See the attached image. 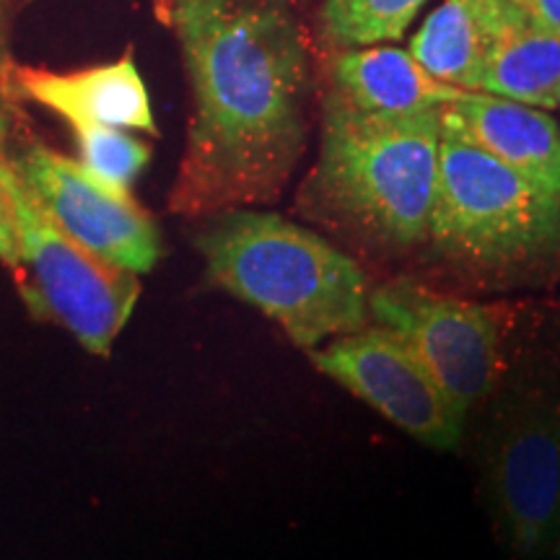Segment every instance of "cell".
<instances>
[{
    "label": "cell",
    "mask_w": 560,
    "mask_h": 560,
    "mask_svg": "<svg viewBox=\"0 0 560 560\" xmlns=\"http://www.w3.org/2000/svg\"><path fill=\"white\" fill-rule=\"evenodd\" d=\"M179 42L192 115L170 210L206 219L276 202L312 130L304 0H151Z\"/></svg>",
    "instance_id": "1"
},
{
    "label": "cell",
    "mask_w": 560,
    "mask_h": 560,
    "mask_svg": "<svg viewBox=\"0 0 560 560\" xmlns=\"http://www.w3.org/2000/svg\"><path fill=\"white\" fill-rule=\"evenodd\" d=\"M441 109L376 115L327 86L319 153L293 210L363 265L416 262L436 198Z\"/></svg>",
    "instance_id": "2"
},
{
    "label": "cell",
    "mask_w": 560,
    "mask_h": 560,
    "mask_svg": "<svg viewBox=\"0 0 560 560\" xmlns=\"http://www.w3.org/2000/svg\"><path fill=\"white\" fill-rule=\"evenodd\" d=\"M410 278L516 291L560 276V198L441 122L429 236Z\"/></svg>",
    "instance_id": "3"
},
{
    "label": "cell",
    "mask_w": 560,
    "mask_h": 560,
    "mask_svg": "<svg viewBox=\"0 0 560 560\" xmlns=\"http://www.w3.org/2000/svg\"><path fill=\"white\" fill-rule=\"evenodd\" d=\"M192 244L210 283L278 322L293 346L312 350L371 325L366 265L301 223L226 208L206 215Z\"/></svg>",
    "instance_id": "4"
},
{
    "label": "cell",
    "mask_w": 560,
    "mask_h": 560,
    "mask_svg": "<svg viewBox=\"0 0 560 560\" xmlns=\"http://www.w3.org/2000/svg\"><path fill=\"white\" fill-rule=\"evenodd\" d=\"M488 402V511L503 548L540 560L560 537V382L511 363Z\"/></svg>",
    "instance_id": "5"
},
{
    "label": "cell",
    "mask_w": 560,
    "mask_h": 560,
    "mask_svg": "<svg viewBox=\"0 0 560 560\" xmlns=\"http://www.w3.org/2000/svg\"><path fill=\"white\" fill-rule=\"evenodd\" d=\"M369 312L374 325L416 350L465 418L490 400L511 366L514 314L506 304H480L397 276L371 289Z\"/></svg>",
    "instance_id": "6"
},
{
    "label": "cell",
    "mask_w": 560,
    "mask_h": 560,
    "mask_svg": "<svg viewBox=\"0 0 560 560\" xmlns=\"http://www.w3.org/2000/svg\"><path fill=\"white\" fill-rule=\"evenodd\" d=\"M11 195L21 236L16 283L26 306L37 319L66 327L89 353L107 359L138 304V276L68 236L21 182L16 166Z\"/></svg>",
    "instance_id": "7"
},
{
    "label": "cell",
    "mask_w": 560,
    "mask_h": 560,
    "mask_svg": "<svg viewBox=\"0 0 560 560\" xmlns=\"http://www.w3.org/2000/svg\"><path fill=\"white\" fill-rule=\"evenodd\" d=\"M310 359L322 374L380 410L423 446L450 452L462 441L467 418L416 350L387 327L371 322L325 348H312Z\"/></svg>",
    "instance_id": "8"
},
{
    "label": "cell",
    "mask_w": 560,
    "mask_h": 560,
    "mask_svg": "<svg viewBox=\"0 0 560 560\" xmlns=\"http://www.w3.org/2000/svg\"><path fill=\"white\" fill-rule=\"evenodd\" d=\"M21 182L30 187L47 215L83 247L117 268L151 272L161 257L156 221L130 192L104 185L75 159L30 140L9 153Z\"/></svg>",
    "instance_id": "9"
},
{
    "label": "cell",
    "mask_w": 560,
    "mask_h": 560,
    "mask_svg": "<svg viewBox=\"0 0 560 560\" xmlns=\"http://www.w3.org/2000/svg\"><path fill=\"white\" fill-rule=\"evenodd\" d=\"M3 94L13 102H34L55 112L70 128L104 125V128L140 130L156 136V120L145 83L132 52L120 60L73 73L16 66L5 60L0 68Z\"/></svg>",
    "instance_id": "10"
},
{
    "label": "cell",
    "mask_w": 560,
    "mask_h": 560,
    "mask_svg": "<svg viewBox=\"0 0 560 560\" xmlns=\"http://www.w3.org/2000/svg\"><path fill=\"white\" fill-rule=\"evenodd\" d=\"M441 122L560 198V125L548 109L486 91H462L441 109Z\"/></svg>",
    "instance_id": "11"
},
{
    "label": "cell",
    "mask_w": 560,
    "mask_h": 560,
    "mask_svg": "<svg viewBox=\"0 0 560 560\" xmlns=\"http://www.w3.org/2000/svg\"><path fill=\"white\" fill-rule=\"evenodd\" d=\"M560 37L540 30L511 0H493V34L480 91L537 109H556Z\"/></svg>",
    "instance_id": "12"
},
{
    "label": "cell",
    "mask_w": 560,
    "mask_h": 560,
    "mask_svg": "<svg viewBox=\"0 0 560 560\" xmlns=\"http://www.w3.org/2000/svg\"><path fill=\"white\" fill-rule=\"evenodd\" d=\"M327 86L363 112L376 115H410L446 107L462 89L446 86L425 73L410 52L397 47H348L330 60Z\"/></svg>",
    "instance_id": "13"
},
{
    "label": "cell",
    "mask_w": 560,
    "mask_h": 560,
    "mask_svg": "<svg viewBox=\"0 0 560 560\" xmlns=\"http://www.w3.org/2000/svg\"><path fill=\"white\" fill-rule=\"evenodd\" d=\"M493 0H444L410 39V55L425 73L462 91H480Z\"/></svg>",
    "instance_id": "14"
},
{
    "label": "cell",
    "mask_w": 560,
    "mask_h": 560,
    "mask_svg": "<svg viewBox=\"0 0 560 560\" xmlns=\"http://www.w3.org/2000/svg\"><path fill=\"white\" fill-rule=\"evenodd\" d=\"M423 5L425 0H325L319 9L322 37L342 50L395 42Z\"/></svg>",
    "instance_id": "15"
},
{
    "label": "cell",
    "mask_w": 560,
    "mask_h": 560,
    "mask_svg": "<svg viewBox=\"0 0 560 560\" xmlns=\"http://www.w3.org/2000/svg\"><path fill=\"white\" fill-rule=\"evenodd\" d=\"M73 136L79 143V164L115 190L130 192L132 182L151 161V145L128 130L79 125L73 128Z\"/></svg>",
    "instance_id": "16"
},
{
    "label": "cell",
    "mask_w": 560,
    "mask_h": 560,
    "mask_svg": "<svg viewBox=\"0 0 560 560\" xmlns=\"http://www.w3.org/2000/svg\"><path fill=\"white\" fill-rule=\"evenodd\" d=\"M11 174L13 164L9 151L0 143V262L19 276L21 268V236H19V219L16 206L11 195Z\"/></svg>",
    "instance_id": "17"
},
{
    "label": "cell",
    "mask_w": 560,
    "mask_h": 560,
    "mask_svg": "<svg viewBox=\"0 0 560 560\" xmlns=\"http://www.w3.org/2000/svg\"><path fill=\"white\" fill-rule=\"evenodd\" d=\"M524 16H529L545 32L560 37V0H511Z\"/></svg>",
    "instance_id": "18"
},
{
    "label": "cell",
    "mask_w": 560,
    "mask_h": 560,
    "mask_svg": "<svg viewBox=\"0 0 560 560\" xmlns=\"http://www.w3.org/2000/svg\"><path fill=\"white\" fill-rule=\"evenodd\" d=\"M5 60L9 58H5V42H3V0H0V68H3Z\"/></svg>",
    "instance_id": "19"
},
{
    "label": "cell",
    "mask_w": 560,
    "mask_h": 560,
    "mask_svg": "<svg viewBox=\"0 0 560 560\" xmlns=\"http://www.w3.org/2000/svg\"><path fill=\"white\" fill-rule=\"evenodd\" d=\"M556 109L560 112V89H558V102H556Z\"/></svg>",
    "instance_id": "20"
},
{
    "label": "cell",
    "mask_w": 560,
    "mask_h": 560,
    "mask_svg": "<svg viewBox=\"0 0 560 560\" xmlns=\"http://www.w3.org/2000/svg\"><path fill=\"white\" fill-rule=\"evenodd\" d=\"M556 552L560 556V537H558V545H556Z\"/></svg>",
    "instance_id": "21"
}]
</instances>
